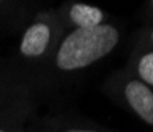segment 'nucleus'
I'll return each instance as SVG.
<instances>
[{"instance_id": "nucleus-1", "label": "nucleus", "mask_w": 153, "mask_h": 132, "mask_svg": "<svg viewBox=\"0 0 153 132\" xmlns=\"http://www.w3.org/2000/svg\"><path fill=\"white\" fill-rule=\"evenodd\" d=\"M118 43V30L110 24H99L89 29H75L59 46L56 64L62 70L88 67L107 56Z\"/></svg>"}, {"instance_id": "nucleus-2", "label": "nucleus", "mask_w": 153, "mask_h": 132, "mask_svg": "<svg viewBox=\"0 0 153 132\" xmlns=\"http://www.w3.org/2000/svg\"><path fill=\"white\" fill-rule=\"evenodd\" d=\"M124 96L129 105L147 124L153 126V92L142 81L132 80L124 88Z\"/></svg>"}, {"instance_id": "nucleus-3", "label": "nucleus", "mask_w": 153, "mask_h": 132, "mask_svg": "<svg viewBox=\"0 0 153 132\" xmlns=\"http://www.w3.org/2000/svg\"><path fill=\"white\" fill-rule=\"evenodd\" d=\"M51 30L46 24L37 22L32 24L24 32L22 41H21V53L27 58H37L45 53L48 43H50Z\"/></svg>"}, {"instance_id": "nucleus-4", "label": "nucleus", "mask_w": 153, "mask_h": 132, "mask_svg": "<svg viewBox=\"0 0 153 132\" xmlns=\"http://www.w3.org/2000/svg\"><path fill=\"white\" fill-rule=\"evenodd\" d=\"M70 19L76 26V29H89L102 24L104 13L97 7L86 5V3H76L70 8Z\"/></svg>"}, {"instance_id": "nucleus-5", "label": "nucleus", "mask_w": 153, "mask_h": 132, "mask_svg": "<svg viewBox=\"0 0 153 132\" xmlns=\"http://www.w3.org/2000/svg\"><path fill=\"white\" fill-rule=\"evenodd\" d=\"M139 75L145 83L153 86V51L147 53L145 56H142V59L139 60Z\"/></svg>"}, {"instance_id": "nucleus-6", "label": "nucleus", "mask_w": 153, "mask_h": 132, "mask_svg": "<svg viewBox=\"0 0 153 132\" xmlns=\"http://www.w3.org/2000/svg\"><path fill=\"white\" fill-rule=\"evenodd\" d=\"M65 132H96V131H86V129H70V131H65Z\"/></svg>"}, {"instance_id": "nucleus-7", "label": "nucleus", "mask_w": 153, "mask_h": 132, "mask_svg": "<svg viewBox=\"0 0 153 132\" xmlns=\"http://www.w3.org/2000/svg\"><path fill=\"white\" fill-rule=\"evenodd\" d=\"M0 132H7V131H2V129H0Z\"/></svg>"}, {"instance_id": "nucleus-8", "label": "nucleus", "mask_w": 153, "mask_h": 132, "mask_svg": "<svg viewBox=\"0 0 153 132\" xmlns=\"http://www.w3.org/2000/svg\"><path fill=\"white\" fill-rule=\"evenodd\" d=\"M152 40H153V34H152Z\"/></svg>"}, {"instance_id": "nucleus-9", "label": "nucleus", "mask_w": 153, "mask_h": 132, "mask_svg": "<svg viewBox=\"0 0 153 132\" xmlns=\"http://www.w3.org/2000/svg\"><path fill=\"white\" fill-rule=\"evenodd\" d=\"M152 3H153V0H152Z\"/></svg>"}, {"instance_id": "nucleus-10", "label": "nucleus", "mask_w": 153, "mask_h": 132, "mask_svg": "<svg viewBox=\"0 0 153 132\" xmlns=\"http://www.w3.org/2000/svg\"><path fill=\"white\" fill-rule=\"evenodd\" d=\"M0 2H2V0H0Z\"/></svg>"}]
</instances>
